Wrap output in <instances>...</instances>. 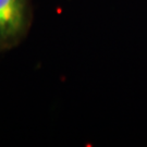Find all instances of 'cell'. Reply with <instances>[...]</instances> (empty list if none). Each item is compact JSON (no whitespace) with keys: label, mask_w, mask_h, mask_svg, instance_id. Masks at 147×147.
<instances>
[{"label":"cell","mask_w":147,"mask_h":147,"mask_svg":"<svg viewBox=\"0 0 147 147\" xmlns=\"http://www.w3.org/2000/svg\"><path fill=\"white\" fill-rule=\"evenodd\" d=\"M32 0H0V53L18 47L33 24Z\"/></svg>","instance_id":"6da1fadb"}]
</instances>
